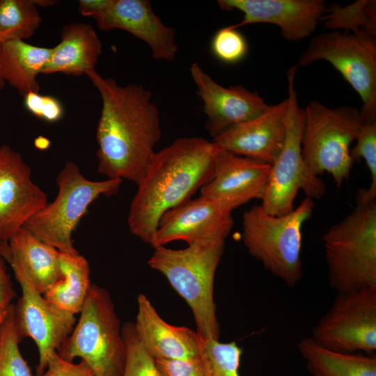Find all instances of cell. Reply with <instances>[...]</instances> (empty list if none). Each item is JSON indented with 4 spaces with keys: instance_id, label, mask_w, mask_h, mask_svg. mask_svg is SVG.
Listing matches in <instances>:
<instances>
[{
    "instance_id": "cell-1",
    "label": "cell",
    "mask_w": 376,
    "mask_h": 376,
    "mask_svg": "<svg viewBox=\"0 0 376 376\" xmlns=\"http://www.w3.org/2000/svg\"><path fill=\"white\" fill-rule=\"evenodd\" d=\"M85 75L97 89L102 110L97 123V171L108 179H143L162 135L152 93L136 84L119 85L95 70Z\"/></svg>"
},
{
    "instance_id": "cell-2",
    "label": "cell",
    "mask_w": 376,
    "mask_h": 376,
    "mask_svg": "<svg viewBox=\"0 0 376 376\" xmlns=\"http://www.w3.org/2000/svg\"><path fill=\"white\" fill-rule=\"evenodd\" d=\"M221 149L212 141L191 136L155 152L130 204L131 233L152 246L162 216L191 199L212 179Z\"/></svg>"
},
{
    "instance_id": "cell-3",
    "label": "cell",
    "mask_w": 376,
    "mask_h": 376,
    "mask_svg": "<svg viewBox=\"0 0 376 376\" xmlns=\"http://www.w3.org/2000/svg\"><path fill=\"white\" fill-rule=\"evenodd\" d=\"M225 240L188 245L182 249L159 246L148 263L162 274L190 307L203 339H219L214 281Z\"/></svg>"
},
{
    "instance_id": "cell-4",
    "label": "cell",
    "mask_w": 376,
    "mask_h": 376,
    "mask_svg": "<svg viewBox=\"0 0 376 376\" xmlns=\"http://www.w3.org/2000/svg\"><path fill=\"white\" fill-rule=\"evenodd\" d=\"M313 200L306 197L284 215L265 213L253 205L242 215V239L249 253L288 287L303 278L302 227L311 217Z\"/></svg>"
},
{
    "instance_id": "cell-5",
    "label": "cell",
    "mask_w": 376,
    "mask_h": 376,
    "mask_svg": "<svg viewBox=\"0 0 376 376\" xmlns=\"http://www.w3.org/2000/svg\"><path fill=\"white\" fill-rule=\"evenodd\" d=\"M330 286L338 293L376 287V204H357L323 235Z\"/></svg>"
},
{
    "instance_id": "cell-6",
    "label": "cell",
    "mask_w": 376,
    "mask_h": 376,
    "mask_svg": "<svg viewBox=\"0 0 376 376\" xmlns=\"http://www.w3.org/2000/svg\"><path fill=\"white\" fill-rule=\"evenodd\" d=\"M79 313L77 322L58 354L70 362L80 358L95 376H121L126 345L109 292L92 284Z\"/></svg>"
},
{
    "instance_id": "cell-7",
    "label": "cell",
    "mask_w": 376,
    "mask_h": 376,
    "mask_svg": "<svg viewBox=\"0 0 376 376\" xmlns=\"http://www.w3.org/2000/svg\"><path fill=\"white\" fill-rule=\"evenodd\" d=\"M304 110L301 152L308 169L316 175L329 173L340 188L350 175L354 162L350 146L363 120L357 108L328 107L318 100Z\"/></svg>"
},
{
    "instance_id": "cell-8",
    "label": "cell",
    "mask_w": 376,
    "mask_h": 376,
    "mask_svg": "<svg viewBox=\"0 0 376 376\" xmlns=\"http://www.w3.org/2000/svg\"><path fill=\"white\" fill-rule=\"evenodd\" d=\"M298 65L287 72L288 109L284 144L271 164L270 173L262 203L263 210L269 214L281 216L292 212L299 190L306 197L321 198L326 185L306 166L301 152V139L304 124V110L299 107L295 89V75Z\"/></svg>"
},
{
    "instance_id": "cell-9",
    "label": "cell",
    "mask_w": 376,
    "mask_h": 376,
    "mask_svg": "<svg viewBox=\"0 0 376 376\" xmlns=\"http://www.w3.org/2000/svg\"><path fill=\"white\" fill-rule=\"evenodd\" d=\"M56 182L58 192L54 201L30 218L24 227L59 251L75 253L78 251L72 235L88 207L101 195L116 194L123 180H88L75 162L68 161Z\"/></svg>"
},
{
    "instance_id": "cell-10",
    "label": "cell",
    "mask_w": 376,
    "mask_h": 376,
    "mask_svg": "<svg viewBox=\"0 0 376 376\" xmlns=\"http://www.w3.org/2000/svg\"><path fill=\"white\" fill-rule=\"evenodd\" d=\"M326 61L359 95L363 123L376 122V37L366 33L323 32L315 36L298 66Z\"/></svg>"
},
{
    "instance_id": "cell-11",
    "label": "cell",
    "mask_w": 376,
    "mask_h": 376,
    "mask_svg": "<svg viewBox=\"0 0 376 376\" xmlns=\"http://www.w3.org/2000/svg\"><path fill=\"white\" fill-rule=\"evenodd\" d=\"M311 338L328 350L373 354L376 350V287L340 292Z\"/></svg>"
},
{
    "instance_id": "cell-12",
    "label": "cell",
    "mask_w": 376,
    "mask_h": 376,
    "mask_svg": "<svg viewBox=\"0 0 376 376\" xmlns=\"http://www.w3.org/2000/svg\"><path fill=\"white\" fill-rule=\"evenodd\" d=\"M78 10L93 17L102 31L122 29L141 40L155 59L171 61L176 57L175 30L162 22L148 0H80Z\"/></svg>"
},
{
    "instance_id": "cell-13",
    "label": "cell",
    "mask_w": 376,
    "mask_h": 376,
    "mask_svg": "<svg viewBox=\"0 0 376 376\" xmlns=\"http://www.w3.org/2000/svg\"><path fill=\"white\" fill-rule=\"evenodd\" d=\"M11 268L22 290L14 305L15 329L20 340L30 338L36 343L39 354L36 376H42L49 354L60 349L72 333L76 318L49 302L22 270Z\"/></svg>"
},
{
    "instance_id": "cell-14",
    "label": "cell",
    "mask_w": 376,
    "mask_h": 376,
    "mask_svg": "<svg viewBox=\"0 0 376 376\" xmlns=\"http://www.w3.org/2000/svg\"><path fill=\"white\" fill-rule=\"evenodd\" d=\"M47 204V195L33 182L20 153L8 145L1 146L0 242H8Z\"/></svg>"
},
{
    "instance_id": "cell-15",
    "label": "cell",
    "mask_w": 376,
    "mask_h": 376,
    "mask_svg": "<svg viewBox=\"0 0 376 376\" xmlns=\"http://www.w3.org/2000/svg\"><path fill=\"white\" fill-rule=\"evenodd\" d=\"M233 210L228 205L207 196L190 199L162 216L152 247L175 240L191 245L225 240L233 225Z\"/></svg>"
},
{
    "instance_id": "cell-16",
    "label": "cell",
    "mask_w": 376,
    "mask_h": 376,
    "mask_svg": "<svg viewBox=\"0 0 376 376\" xmlns=\"http://www.w3.org/2000/svg\"><path fill=\"white\" fill-rule=\"evenodd\" d=\"M189 71L203 102V111L207 117L205 127L213 139L259 116L270 106L257 92L243 86L220 85L197 63L191 64Z\"/></svg>"
},
{
    "instance_id": "cell-17",
    "label": "cell",
    "mask_w": 376,
    "mask_h": 376,
    "mask_svg": "<svg viewBox=\"0 0 376 376\" xmlns=\"http://www.w3.org/2000/svg\"><path fill=\"white\" fill-rule=\"evenodd\" d=\"M219 8L236 9L244 15L232 28L267 23L279 26L284 39L297 42L309 37L325 13L324 0H218Z\"/></svg>"
},
{
    "instance_id": "cell-18",
    "label": "cell",
    "mask_w": 376,
    "mask_h": 376,
    "mask_svg": "<svg viewBox=\"0 0 376 376\" xmlns=\"http://www.w3.org/2000/svg\"><path fill=\"white\" fill-rule=\"evenodd\" d=\"M288 99L270 105L259 116L225 131L212 139L223 150L272 164L284 144Z\"/></svg>"
},
{
    "instance_id": "cell-19",
    "label": "cell",
    "mask_w": 376,
    "mask_h": 376,
    "mask_svg": "<svg viewBox=\"0 0 376 376\" xmlns=\"http://www.w3.org/2000/svg\"><path fill=\"white\" fill-rule=\"evenodd\" d=\"M270 169L271 164L221 149L216 157L214 176L201 188V195L233 210L251 200H262Z\"/></svg>"
},
{
    "instance_id": "cell-20",
    "label": "cell",
    "mask_w": 376,
    "mask_h": 376,
    "mask_svg": "<svg viewBox=\"0 0 376 376\" xmlns=\"http://www.w3.org/2000/svg\"><path fill=\"white\" fill-rule=\"evenodd\" d=\"M137 306L135 329L143 347L155 359L199 356L202 338L197 331L167 323L143 294L139 295Z\"/></svg>"
},
{
    "instance_id": "cell-21",
    "label": "cell",
    "mask_w": 376,
    "mask_h": 376,
    "mask_svg": "<svg viewBox=\"0 0 376 376\" xmlns=\"http://www.w3.org/2000/svg\"><path fill=\"white\" fill-rule=\"evenodd\" d=\"M0 252L10 267L22 270L42 295L61 279L59 251L24 227L8 242H0Z\"/></svg>"
},
{
    "instance_id": "cell-22",
    "label": "cell",
    "mask_w": 376,
    "mask_h": 376,
    "mask_svg": "<svg viewBox=\"0 0 376 376\" xmlns=\"http://www.w3.org/2000/svg\"><path fill=\"white\" fill-rule=\"evenodd\" d=\"M101 52L100 40L91 25L70 23L63 26L61 42L52 47L41 74L62 72L80 76L95 70Z\"/></svg>"
},
{
    "instance_id": "cell-23",
    "label": "cell",
    "mask_w": 376,
    "mask_h": 376,
    "mask_svg": "<svg viewBox=\"0 0 376 376\" xmlns=\"http://www.w3.org/2000/svg\"><path fill=\"white\" fill-rule=\"evenodd\" d=\"M52 47L30 45L24 40H10L0 44V70L5 82L24 96L38 93L37 76L47 65Z\"/></svg>"
},
{
    "instance_id": "cell-24",
    "label": "cell",
    "mask_w": 376,
    "mask_h": 376,
    "mask_svg": "<svg viewBox=\"0 0 376 376\" xmlns=\"http://www.w3.org/2000/svg\"><path fill=\"white\" fill-rule=\"evenodd\" d=\"M298 350L312 376H376L375 354L332 351L311 337L301 339Z\"/></svg>"
},
{
    "instance_id": "cell-25",
    "label": "cell",
    "mask_w": 376,
    "mask_h": 376,
    "mask_svg": "<svg viewBox=\"0 0 376 376\" xmlns=\"http://www.w3.org/2000/svg\"><path fill=\"white\" fill-rule=\"evenodd\" d=\"M61 279L43 295L57 308L71 315L79 313L92 283L88 260L78 252L59 251Z\"/></svg>"
},
{
    "instance_id": "cell-26",
    "label": "cell",
    "mask_w": 376,
    "mask_h": 376,
    "mask_svg": "<svg viewBox=\"0 0 376 376\" xmlns=\"http://www.w3.org/2000/svg\"><path fill=\"white\" fill-rule=\"evenodd\" d=\"M35 0H0V44L25 40L42 22Z\"/></svg>"
},
{
    "instance_id": "cell-27",
    "label": "cell",
    "mask_w": 376,
    "mask_h": 376,
    "mask_svg": "<svg viewBox=\"0 0 376 376\" xmlns=\"http://www.w3.org/2000/svg\"><path fill=\"white\" fill-rule=\"evenodd\" d=\"M323 26L331 31L366 33L376 37V1L358 0L345 6L332 3L321 18Z\"/></svg>"
},
{
    "instance_id": "cell-28",
    "label": "cell",
    "mask_w": 376,
    "mask_h": 376,
    "mask_svg": "<svg viewBox=\"0 0 376 376\" xmlns=\"http://www.w3.org/2000/svg\"><path fill=\"white\" fill-rule=\"evenodd\" d=\"M242 354V348L235 341L202 338L199 356L205 376H240Z\"/></svg>"
},
{
    "instance_id": "cell-29",
    "label": "cell",
    "mask_w": 376,
    "mask_h": 376,
    "mask_svg": "<svg viewBox=\"0 0 376 376\" xmlns=\"http://www.w3.org/2000/svg\"><path fill=\"white\" fill-rule=\"evenodd\" d=\"M19 339L15 326L14 304L8 307L0 336V376H33L19 347Z\"/></svg>"
},
{
    "instance_id": "cell-30",
    "label": "cell",
    "mask_w": 376,
    "mask_h": 376,
    "mask_svg": "<svg viewBox=\"0 0 376 376\" xmlns=\"http://www.w3.org/2000/svg\"><path fill=\"white\" fill-rule=\"evenodd\" d=\"M350 150L353 162L361 158L370 171L371 182L368 189H361L357 194V204L368 203L376 198V122L363 123Z\"/></svg>"
},
{
    "instance_id": "cell-31",
    "label": "cell",
    "mask_w": 376,
    "mask_h": 376,
    "mask_svg": "<svg viewBox=\"0 0 376 376\" xmlns=\"http://www.w3.org/2000/svg\"><path fill=\"white\" fill-rule=\"evenodd\" d=\"M122 333L126 345V357L121 376H162L155 359L140 340L133 322H125Z\"/></svg>"
},
{
    "instance_id": "cell-32",
    "label": "cell",
    "mask_w": 376,
    "mask_h": 376,
    "mask_svg": "<svg viewBox=\"0 0 376 376\" xmlns=\"http://www.w3.org/2000/svg\"><path fill=\"white\" fill-rule=\"evenodd\" d=\"M245 37L237 30L228 26L219 29L211 41V50L219 61L228 64L237 63L248 53Z\"/></svg>"
},
{
    "instance_id": "cell-33",
    "label": "cell",
    "mask_w": 376,
    "mask_h": 376,
    "mask_svg": "<svg viewBox=\"0 0 376 376\" xmlns=\"http://www.w3.org/2000/svg\"><path fill=\"white\" fill-rule=\"evenodd\" d=\"M26 109L36 117L47 122H56L63 116V107L54 97L30 92L24 96Z\"/></svg>"
},
{
    "instance_id": "cell-34",
    "label": "cell",
    "mask_w": 376,
    "mask_h": 376,
    "mask_svg": "<svg viewBox=\"0 0 376 376\" xmlns=\"http://www.w3.org/2000/svg\"><path fill=\"white\" fill-rule=\"evenodd\" d=\"M155 361L162 376H205L200 356L187 359H158Z\"/></svg>"
},
{
    "instance_id": "cell-35",
    "label": "cell",
    "mask_w": 376,
    "mask_h": 376,
    "mask_svg": "<svg viewBox=\"0 0 376 376\" xmlns=\"http://www.w3.org/2000/svg\"><path fill=\"white\" fill-rule=\"evenodd\" d=\"M42 376H95L88 364L81 360L78 363L62 359L57 352L49 354L46 369Z\"/></svg>"
},
{
    "instance_id": "cell-36",
    "label": "cell",
    "mask_w": 376,
    "mask_h": 376,
    "mask_svg": "<svg viewBox=\"0 0 376 376\" xmlns=\"http://www.w3.org/2000/svg\"><path fill=\"white\" fill-rule=\"evenodd\" d=\"M15 296L16 292L7 272L5 260L0 252V308H8Z\"/></svg>"
},
{
    "instance_id": "cell-37",
    "label": "cell",
    "mask_w": 376,
    "mask_h": 376,
    "mask_svg": "<svg viewBox=\"0 0 376 376\" xmlns=\"http://www.w3.org/2000/svg\"><path fill=\"white\" fill-rule=\"evenodd\" d=\"M49 145V141L43 136L38 137L35 140V146L37 148L46 149Z\"/></svg>"
},
{
    "instance_id": "cell-38",
    "label": "cell",
    "mask_w": 376,
    "mask_h": 376,
    "mask_svg": "<svg viewBox=\"0 0 376 376\" xmlns=\"http://www.w3.org/2000/svg\"><path fill=\"white\" fill-rule=\"evenodd\" d=\"M8 311V308H6V309H3V308H0V336H1V327H2V324H3L7 316Z\"/></svg>"
},
{
    "instance_id": "cell-39",
    "label": "cell",
    "mask_w": 376,
    "mask_h": 376,
    "mask_svg": "<svg viewBox=\"0 0 376 376\" xmlns=\"http://www.w3.org/2000/svg\"><path fill=\"white\" fill-rule=\"evenodd\" d=\"M5 84L6 82L2 77L1 70H0V91L4 87Z\"/></svg>"
}]
</instances>
